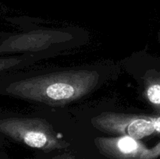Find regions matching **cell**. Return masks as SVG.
<instances>
[{"label": "cell", "mask_w": 160, "mask_h": 159, "mask_svg": "<svg viewBox=\"0 0 160 159\" xmlns=\"http://www.w3.org/2000/svg\"><path fill=\"white\" fill-rule=\"evenodd\" d=\"M154 126L156 132L160 133V116L154 118Z\"/></svg>", "instance_id": "cell-7"}, {"label": "cell", "mask_w": 160, "mask_h": 159, "mask_svg": "<svg viewBox=\"0 0 160 159\" xmlns=\"http://www.w3.org/2000/svg\"><path fill=\"white\" fill-rule=\"evenodd\" d=\"M160 156V142L153 147L151 149H148L143 159H156Z\"/></svg>", "instance_id": "cell-6"}, {"label": "cell", "mask_w": 160, "mask_h": 159, "mask_svg": "<svg viewBox=\"0 0 160 159\" xmlns=\"http://www.w3.org/2000/svg\"><path fill=\"white\" fill-rule=\"evenodd\" d=\"M95 143L98 151L109 159H143L148 148L129 136L98 137Z\"/></svg>", "instance_id": "cell-4"}, {"label": "cell", "mask_w": 160, "mask_h": 159, "mask_svg": "<svg viewBox=\"0 0 160 159\" xmlns=\"http://www.w3.org/2000/svg\"><path fill=\"white\" fill-rule=\"evenodd\" d=\"M154 118L146 115L103 112L94 117L92 123L102 132L129 136L139 140L156 132Z\"/></svg>", "instance_id": "cell-3"}, {"label": "cell", "mask_w": 160, "mask_h": 159, "mask_svg": "<svg viewBox=\"0 0 160 159\" xmlns=\"http://www.w3.org/2000/svg\"><path fill=\"white\" fill-rule=\"evenodd\" d=\"M0 131L27 146L52 151L67 146L53 130L51 124L42 118H9L0 121Z\"/></svg>", "instance_id": "cell-2"}, {"label": "cell", "mask_w": 160, "mask_h": 159, "mask_svg": "<svg viewBox=\"0 0 160 159\" xmlns=\"http://www.w3.org/2000/svg\"><path fill=\"white\" fill-rule=\"evenodd\" d=\"M145 95L152 105L160 112V76H150L146 80Z\"/></svg>", "instance_id": "cell-5"}, {"label": "cell", "mask_w": 160, "mask_h": 159, "mask_svg": "<svg viewBox=\"0 0 160 159\" xmlns=\"http://www.w3.org/2000/svg\"><path fill=\"white\" fill-rule=\"evenodd\" d=\"M98 80L96 71L70 70L22 80L10 84L7 90L48 105L63 106L92 91Z\"/></svg>", "instance_id": "cell-1"}]
</instances>
